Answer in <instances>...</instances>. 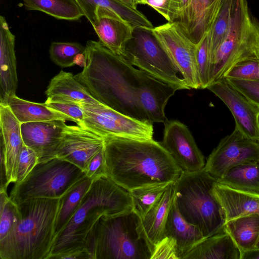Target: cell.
<instances>
[{"label":"cell","mask_w":259,"mask_h":259,"mask_svg":"<svg viewBox=\"0 0 259 259\" xmlns=\"http://www.w3.org/2000/svg\"><path fill=\"white\" fill-rule=\"evenodd\" d=\"M85 47L83 70L74 75L75 78L101 103L151 123L138 99L142 71L99 41L88 40Z\"/></svg>","instance_id":"cell-1"},{"label":"cell","mask_w":259,"mask_h":259,"mask_svg":"<svg viewBox=\"0 0 259 259\" xmlns=\"http://www.w3.org/2000/svg\"><path fill=\"white\" fill-rule=\"evenodd\" d=\"M104 139L107 175L128 191L175 183L183 171L160 142L153 139Z\"/></svg>","instance_id":"cell-2"},{"label":"cell","mask_w":259,"mask_h":259,"mask_svg":"<svg viewBox=\"0 0 259 259\" xmlns=\"http://www.w3.org/2000/svg\"><path fill=\"white\" fill-rule=\"evenodd\" d=\"M132 209L133 201L128 191L107 176L93 180L77 211L55 237L49 259L84 250L87 238L100 217Z\"/></svg>","instance_id":"cell-3"},{"label":"cell","mask_w":259,"mask_h":259,"mask_svg":"<svg viewBox=\"0 0 259 259\" xmlns=\"http://www.w3.org/2000/svg\"><path fill=\"white\" fill-rule=\"evenodd\" d=\"M61 198H32L18 203L19 218L0 240L1 259H49Z\"/></svg>","instance_id":"cell-4"},{"label":"cell","mask_w":259,"mask_h":259,"mask_svg":"<svg viewBox=\"0 0 259 259\" xmlns=\"http://www.w3.org/2000/svg\"><path fill=\"white\" fill-rule=\"evenodd\" d=\"M141 220L134 209L100 217L84 244L90 259H151L152 248L139 227Z\"/></svg>","instance_id":"cell-5"},{"label":"cell","mask_w":259,"mask_h":259,"mask_svg":"<svg viewBox=\"0 0 259 259\" xmlns=\"http://www.w3.org/2000/svg\"><path fill=\"white\" fill-rule=\"evenodd\" d=\"M217 181L203 168L182 171L174 183L179 211L188 222L199 228L204 238L219 232L226 223L224 211L213 193Z\"/></svg>","instance_id":"cell-6"},{"label":"cell","mask_w":259,"mask_h":259,"mask_svg":"<svg viewBox=\"0 0 259 259\" xmlns=\"http://www.w3.org/2000/svg\"><path fill=\"white\" fill-rule=\"evenodd\" d=\"M254 58H259V21L246 0H232L229 29L210 65L209 85L237 63Z\"/></svg>","instance_id":"cell-7"},{"label":"cell","mask_w":259,"mask_h":259,"mask_svg":"<svg viewBox=\"0 0 259 259\" xmlns=\"http://www.w3.org/2000/svg\"><path fill=\"white\" fill-rule=\"evenodd\" d=\"M85 176L75 165L55 157L38 162L22 182L15 184L9 196L16 204L32 198H61Z\"/></svg>","instance_id":"cell-8"},{"label":"cell","mask_w":259,"mask_h":259,"mask_svg":"<svg viewBox=\"0 0 259 259\" xmlns=\"http://www.w3.org/2000/svg\"><path fill=\"white\" fill-rule=\"evenodd\" d=\"M123 57L133 66L178 90L189 89L151 29L134 27Z\"/></svg>","instance_id":"cell-9"},{"label":"cell","mask_w":259,"mask_h":259,"mask_svg":"<svg viewBox=\"0 0 259 259\" xmlns=\"http://www.w3.org/2000/svg\"><path fill=\"white\" fill-rule=\"evenodd\" d=\"M80 105L84 112V119L80 126L103 138L153 139L152 123L134 118L102 103H81Z\"/></svg>","instance_id":"cell-10"},{"label":"cell","mask_w":259,"mask_h":259,"mask_svg":"<svg viewBox=\"0 0 259 259\" xmlns=\"http://www.w3.org/2000/svg\"><path fill=\"white\" fill-rule=\"evenodd\" d=\"M171 59L189 89H200L196 63V45L177 22H167L151 29Z\"/></svg>","instance_id":"cell-11"},{"label":"cell","mask_w":259,"mask_h":259,"mask_svg":"<svg viewBox=\"0 0 259 259\" xmlns=\"http://www.w3.org/2000/svg\"><path fill=\"white\" fill-rule=\"evenodd\" d=\"M259 161V140L250 138L235 127L208 156L204 169L217 180L231 168Z\"/></svg>","instance_id":"cell-12"},{"label":"cell","mask_w":259,"mask_h":259,"mask_svg":"<svg viewBox=\"0 0 259 259\" xmlns=\"http://www.w3.org/2000/svg\"><path fill=\"white\" fill-rule=\"evenodd\" d=\"M160 142L183 171L195 172L204 168V156L188 127L182 122L168 120Z\"/></svg>","instance_id":"cell-13"},{"label":"cell","mask_w":259,"mask_h":259,"mask_svg":"<svg viewBox=\"0 0 259 259\" xmlns=\"http://www.w3.org/2000/svg\"><path fill=\"white\" fill-rule=\"evenodd\" d=\"M227 106L235 121V127L248 137L259 140V108L233 87L225 78L207 88Z\"/></svg>","instance_id":"cell-14"},{"label":"cell","mask_w":259,"mask_h":259,"mask_svg":"<svg viewBox=\"0 0 259 259\" xmlns=\"http://www.w3.org/2000/svg\"><path fill=\"white\" fill-rule=\"evenodd\" d=\"M104 147L102 137L78 125H67L56 157L71 162L84 172L91 159Z\"/></svg>","instance_id":"cell-15"},{"label":"cell","mask_w":259,"mask_h":259,"mask_svg":"<svg viewBox=\"0 0 259 259\" xmlns=\"http://www.w3.org/2000/svg\"><path fill=\"white\" fill-rule=\"evenodd\" d=\"M65 122L54 119L21 124L24 143L35 152L38 162L56 157L67 126Z\"/></svg>","instance_id":"cell-16"},{"label":"cell","mask_w":259,"mask_h":259,"mask_svg":"<svg viewBox=\"0 0 259 259\" xmlns=\"http://www.w3.org/2000/svg\"><path fill=\"white\" fill-rule=\"evenodd\" d=\"M24 145L21 123L7 105L0 104V156L4 160L8 185L16 182L19 157Z\"/></svg>","instance_id":"cell-17"},{"label":"cell","mask_w":259,"mask_h":259,"mask_svg":"<svg viewBox=\"0 0 259 259\" xmlns=\"http://www.w3.org/2000/svg\"><path fill=\"white\" fill-rule=\"evenodd\" d=\"M92 26L104 46L124 56L125 45L133 36L134 27L132 25L113 11L99 8Z\"/></svg>","instance_id":"cell-18"},{"label":"cell","mask_w":259,"mask_h":259,"mask_svg":"<svg viewBox=\"0 0 259 259\" xmlns=\"http://www.w3.org/2000/svg\"><path fill=\"white\" fill-rule=\"evenodd\" d=\"M222 0H191L176 21L195 45L210 30Z\"/></svg>","instance_id":"cell-19"},{"label":"cell","mask_w":259,"mask_h":259,"mask_svg":"<svg viewBox=\"0 0 259 259\" xmlns=\"http://www.w3.org/2000/svg\"><path fill=\"white\" fill-rule=\"evenodd\" d=\"M178 90L172 86L142 72L138 92L140 104L149 121L153 124L167 122L165 107Z\"/></svg>","instance_id":"cell-20"},{"label":"cell","mask_w":259,"mask_h":259,"mask_svg":"<svg viewBox=\"0 0 259 259\" xmlns=\"http://www.w3.org/2000/svg\"><path fill=\"white\" fill-rule=\"evenodd\" d=\"M15 36L5 17L0 16V104L16 95L18 80L15 51Z\"/></svg>","instance_id":"cell-21"},{"label":"cell","mask_w":259,"mask_h":259,"mask_svg":"<svg viewBox=\"0 0 259 259\" xmlns=\"http://www.w3.org/2000/svg\"><path fill=\"white\" fill-rule=\"evenodd\" d=\"M241 252L224 227L204 238L185 253L182 259H241Z\"/></svg>","instance_id":"cell-22"},{"label":"cell","mask_w":259,"mask_h":259,"mask_svg":"<svg viewBox=\"0 0 259 259\" xmlns=\"http://www.w3.org/2000/svg\"><path fill=\"white\" fill-rule=\"evenodd\" d=\"M213 193L221 205L226 223L236 218L252 214H259V197L229 187L217 181Z\"/></svg>","instance_id":"cell-23"},{"label":"cell","mask_w":259,"mask_h":259,"mask_svg":"<svg viewBox=\"0 0 259 259\" xmlns=\"http://www.w3.org/2000/svg\"><path fill=\"white\" fill-rule=\"evenodd\" d=\"M174 198L175 185L172 183L140 222V227L152 252L154 245L165 237V225Z\"/></svg>","instance_id":"cell-24"},{"label":"cell","mask_w":259,"mask_h":259,"mask_svg":"<svg viewBox=\"0 0 259 259\" xmlns=\"http://www.w3.org/2000/svg\"><path fill=\"white\" fill-rule=\"evenodd\" d=\"M165 237L175 240L181 259L185 253L204 238L198 227L188 222L182 216L177 208L175 198L167 217Z\"/></svg>","instance_id":"cell-25"},{"label":"cell","mask_w":259,"mask_h":259,"mask_svg":"<svg viewBox=\"0 0 259 259\" xmlns=\"http://www.w3.org/2000/svg\"><path fill=\"white\" fill-rule=\"evenodd\" d=\"M84 16L92 25L95 23L97 10L99 8H106L117 13L134 27L151 29L152 23L141 12L118 0H76Z\"/></svg>","instance_id":"cell-26"},{"label":"cell","mask_w":259,"mask_h":259,"mask_svg":"<svg viewBox=\"0 0 259 259\" xmlns=\"http://www.w3.org/2000/svg\"><path fill=\"white\" fill-rule=\"evenodd\" d=\"M45 94L57 96L79 104L101 103L95 99L70 72L61 70L51 80Z\"/></svg>","instance_id":"cell-27"},{"label":"cell","mask_w":259,"mask_h":259,"mask_svg":"<svg viewBox=\"0 0 259 259\" xmlns=\"http://www.w3.org/2000/svg\"><path fill=\"white\" fill-rule=\"evenodd\" d=\"M4 105H7L21 123L54 119L71 121L64 114L47 106L45 103H38L21 99L15 95L8 97Z\"/></svg>","instance_id":"cell-28"},{"label":"cell","mask_w":259,"mask_h":259,"mask_svg":"<svg viewBox=\"0 0 259 259\" xmlns=\"http://www.w3.org/2000/svg\"><path fill=\"white\" fill-rule=\"evenodd\" d=\"M217 181L231 188L259 197V161L234 166Z\"/></svg>","instance_id":"cell-29"},{"label":"cell","mask_w":259,"mask_h":259,"mask_svg":"<svg viewBox=\"0 0 259 259\" xmlns=\"http://www.w3.org/2000/svg\"><path fill=\"white\" fill-rule=\"evenodd\" d=\"M225 229L242 252L255 248L259 235V214L252 213L226 222Z\"/></svg>","instance_id":"cell-30"},{"label":"cell","mask_w":259,"mask_h":259,"mask_svg":"<svg viewBox=\"0 0 259 259\" xmlns=\"http://www.w3.org/2000/svg\"><path fill=\"white\" fill-rule=\"evenodd\" d=\"M28 11H38L56 19L77 21L84 16L76 0H22Z\"/></svg>","instance_id":"cell-31"},{"label":"cell","mask_w":259,"mask_h":259,"mask_svg":"<svg viewBox=\"0 0 259 259\" xmlns=\"http://www.w3.org/2000/svg\"><path fill=\"white\" fill-rule=\"evenodd\" d=\"M93 181V179L85 176L61 198L60 206L55 224V237L65 227L77 211Z\"/></svg>","instance_id":"cell-32"},{"label":"cell","mask_w":259,"mask_h":259,"mask_svg":"<svg viewBox=\"0 0 259 259\" xmlns=\"http://www.w3.org/2000/svg\"><path fill=\"white\" fill-rule=\"evenodd\" d=\"M232 0H222L215 19L208 32L210 68L215 54L228 32Z\"/></svg>","instance_id":"cell-33"},{"label":"cell","mask_w":259,"mask_h":259,"mask_svg":"<svg viewBox=\"0 0 259 259\" xmlns=\"http://www.w3.org/2000/svg\"><path fill=\"white\" fill-rule=\"evenodd\" d=\"M170 183L152 184L128 191L133 199L134 209L142 220L161 197Z\"/></svg>","instance_id":"cell-34"},{"label":"cell","mask_w":259,"mask_h":259,"mask_svg":"<svg viewBox=\"0 0 259 259\" xmlns=\"http://www.w3.org/2000/svg\"><path fill=\"white\" fill-rule=\"evenodd\" d=\"M85 47L74 42H53L49 49L51 60L62 68L76 65L78 56L85 53Z\"/></svg>","instance_id":"cell-35"},{"label":"cell","mask_w":259,"mask_h":259,"mask_svg":"<svg viewBox=\"0 0 259 259\" xmlns=\"http://www.w3.org/2000/svg\"><path fill=\"white\" fill-rule=\"evenodd\" d=\"M19 218L17 204L10 198L7 191H0V240L10 232Z\"/></svg>","instance_id":"cell-36"},{"label":"cell","mask_w":259,"mask_h":259,"mask_svg":"<svg viewBox=\"0 0 259 259\" xmlns=\"http://www.w3.org/2000/svg\"><path fill=\"white\" fill-rule=\"evenodd\" d=\"M196 63L200 89H207L209 84L210 78L208 33L196 45Z\"/></svg>","instance_id":"cell-37"},{"label":"cell","mask_w":259,"mask_h":259,"mask_svg":"<svg viewBox=\"0 0 259 259\" xmlns=\"http://www.w3.org/2000/svg\"><path fill=\"white\" fill-rule=\"evenodd\" d=\"M45 104L71 119L80 126L84 119V112L80 104L57 96L47 97Z\"/></svg>","instance_id":"cell-38"},{"label":"cell","mask_w":259,"mask_h":259,"mask_svg":"<svg viewBox=\"0 0 259 259\" xmlns=\"http://www.w3.org/2000/svg\"><path fill=\"white\" fill-rule=\"evenodd\" d=\"M224 78L243 80L259 79V58L247 59L232 66Z\"/></svg>","instance_id":"cell-39"},{"label":"cell","mask_w":259,"mask_h":259,"mask_svg":"<svg viewBox=\"0 0 259 259\" xmlns=\"http://www.w3.org/2000/svg\"><path fill=\"white\" fill-rule=\"evenodd\" d=\"M225 78L233 87L259 108V79L243 80Z\"/></svg>","instance_id":"cell-40"},{"label":"cell","mask_w":259,"mask_h":259,"mask_svg":"<svg viewBox=\"0 0 259 259\" xmlns=\"http://www.w3.org/2000/svg\"><path fill=\"white\" fill-rule=\"evenodd\" d=\"M37 163L38 157L35 152L24 144L19 157L15 184L22 182Z\"/></svg>","instance_id":"cell-41"},{"label":"cell","mask_w":259,"mask_h":259,"mask_svg":"<svg viewBox=\"0 0 259 259\" xmlns=\"http://www.w3.org/2000/svg\"><path fill=\"white\" fill-rule=\"evenodd\" d=\"M181 259V255L175 240L165 237L154 245L151 259Z\"/></svg>","instance_id":"cell-42"},{"label":"cell","mask_w":259,"mask_h":259,"mask_svg":"<svg viewBox=\"0 0 259 259\" xmlns=\"http://www.w3.org/2000/svg\"><path fill=\"white\" fill-rule=\"evenodd\" d=\"M84 172L86 177L93 180L102 176H107L104 148L91 159L84 170Z\"/></svg>","instance_id":"cell-43"},{"label":"cell","mask_w":259,"mask_h":259,"mask_svg":"<svg viewBox=\"0 0 259 259\" xmlns=\"http://www.w3.org/2000/svg\"><path fill=\"white\" fill-rule=\"evenodd\" d=\"M175 0H143L142 4L152 7L168 22H175Z\"/></svg>","instance_id":"cell-44"},{"label":"cell","mask_w":259,"mask_h":259,"mask_svg":"<svg viewBox=\"0 0 259 259\" xmlns=\"http://www.w3.org/2000/svg\"><path fill=\"white\" fill-rule=\"evenodd\" d=\"M191 0H175V19L176 21L180 17L182 12L188 6Z\"/></svg>","instance_id":"cell-45"},{"label":"cell","mask_w":259,"mask_h":259,"mask_svg":"<svg viewBox=\"0 0 259 259\" xmlns=\"http://www.w3.org/2000/svg\"><path fill=\"white\" fill-rule=\"evenodd\" d=\"M241 259H259V249L254 248L242 252Z\"/></svg>","instance_id":"cell-46"},{"label":"cell","mask_w":259,"mask_h":259,"mask_svg":"<svg viewBox=\"0 0 259 259\" xmlns=\"http://www.w3.org/2000/svg\"><path fill=\"white\" fill-rule=\"evenodd\" d=\"M122 3L134 9H137L138 4H142L143 0H118Z\"/></svg>","instance_id":"cell-47"},{"label":"cell","mask_w":259,"mask_h":259,"mask_svg":"<svg viewBox=\"0 0 259 259\" xmlns=\"http://www.w3.org/2000/svg\"><path fill=\"white\" fill-rule=\"evenodd\" d=\"M255 248L259 249V235L258 237L257 241Z\"/></svg>","instance_id":"cell-48"},{"label":"cell","mask_w":259,"mask_h":259,"mask_svg":"<svg viewBox=\"0 0 259 259\" xmlns=\"http://www.w3.org/2000/svg\"><path fill=\"white\" fill-rule=\"evenodd\" d=\"M258 123H259V117H258Z\"/></svg>","instance_id":"cell-49"}]
</instances>
